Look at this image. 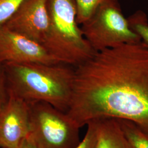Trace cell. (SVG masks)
Masks as SVG:
<instances>
[{
  "mask_svg": "<svg viewBox=\"0 0 148 148\" xmlns=\"http://www.w3.org/2000/svg\"><path fill=\"white\" fill-rule=\"evenodd\" d=\"M25 0H0V25H5Z\"/></svg>",
  "mask_w": 148,
  "mask_h": 148,
  "instance_id": "obj_13",
  "label": "cell"
},
{
  "mask_svg": "<svg viewBox=\"0 0 148 148\" xmlns=\"http://www.w3.org/2000/svg\"><path fill=\"white\" fill-rule=\"evenodd\" d=\"M95 121L98 132L95 148H131L117 119H102Z\"/></svg>",
  "mask_w": 148,
  "mask_h": 148,
  "instance_id": "obj_9",
  "label": "cell"
},
{
  "mask_svg": "<svg viewBox=\"0 0 148 148\" xmlns=\"http://www.w3.org/2000/svg\"><path fill=\"white\" fill-rule=\"evenodd\" d=\"M81 25L85 38L95 52L142 41L123 14L118 0H101L93 14Z\"/></svg>",
  "mask_w": 148,
  "mask_h": 148,
  "instance_id": "obj_5",
  "label": "cell"
},
{
  "mask_svg": "<svg viewBox=\"0 0 148 148\" xmlns=\"http://www.w3.org/2000/svg\"><path fill=\"white\" fill-rule=\"evenodd\" d=\"M117 120L131 148H148V133L133 122Z\"/></svg>",
  "mask_w": 148,
  "mask_h": 148,
  "instance_id": "obj_10",
  "label": "cell"
},
{
  "mask_svg": "<svg viewBox=\"0 0 148 148\" xmlns=\"http://www.w3.org/2000/svg\"><path fill=\"white\" fill-rule=\"evenodd\" d=\"M10 95L3 64L0 62V110L5 104Z\"/></svg>",
  "mask_w": 148,
  "mask_h": 148,
  "instance_id": "obj_15",
  "label": "cell"
},
{
  "mask_svg": "<svg viewBox=\"0 0 148 148\" xmlns=\"http://www.w3.org/2000/svg\"><path fill=\"white\" fill-rule=\"evenodd\" d=\"M0 62L59 64L42 45L0 25Z\"/></svg>",
  "mask_w": 148,
  "mask_h": 148,
  "instance_id": "obj_6",
  "label": "cell"
},
{
  "mask_svg": "<svg viewBox=\"0 0 148 148\" xmlns=\"http://www.w3.org/2000/svg\"><path fill=\"white\" fill-rule=\"evenodd\" d=\"M127 19L133 31L148 47V19L145 13L142 11H136Z\"/></svg>",
  "mask_w": 148,
  "mask_h": 148,
  "instance_id": "obj_11",
  "label": "cell"
},
{
  "mask_svg": "<svg viewBox=\"0 0 148 148\" xmlns=\"http://www.w3.org/2000/svg\"><path fill=\"white\" fill-rule=\"evenodd\" d=\"M47 8L49 24L43 46L60 64L77 66L90 59L95 52L79 27L75 0H47Z\"/></svg>",
  "mask_w": 148,
  "mask_h": 148,
  "instance_id": "obj_3",
  "label": "cell"
},
{
  "mask_svg": "<svg viewBox=\"0 0 148 148\" xmlns=\"http://www.w3.org/2000/svg\"><path fill=\"white\" fill-rule=\"evenodd\" d=\"M30 104L27 138L36 148H74L79 143V128L66 112L49 104Z\"/></svg>",
  "mask_w": 148,
  "mask_h": 148,
  "instance_id": "obj_4",
  "label": "cell"
},
{
  "mask_svg": "<svg viewBox=\"0 0 148 148\" xmlns=\"http://www.w3.org/2000/svg\"><path fill=\"white\" fill-rule=\"evenodd\" d=\"M49 24L47 0H25L5 25L43 45Z\"/></svg>",
  "mask_w": 148,
  "mask_h": 148,
  "instance_id": "obj_8",
  "label": "cell"
},
{
  "mask_svg": "<svg viewBox=\"0 0 148 148\" xmlns=\"http://www.w3.org/2000/svg\"><path fill=\"white\" fill-rule=\"evenodd\" d=\"M59 64H3L9 92L29 103L45 102L66 112L73 94L74 70Z\"/></svg>",
  "mask_w": 148,
  "mask_h": 148,
  "instance_id": "obj_2",
  "label": "cell"
},
{
  "mask_svg": "<svg viewBox=\"0 0 148 148\" xmlns=\"http://www.w3.org/2000/svg\"><path fill=\"white\" fill-rule=\"evenodd\" d=\"M74 70L67 114L79 127L92 121L133 122L148 133V47L125 43L95 53Z\"/></svg>",
  "mask_w": 148,
  "mask_h": 148,
  "instance_id": "obj_1",
  "label": "cell"
},
{
  "mask_svg": "<svg viewBox=\"0 0 148 148\" xmlns=\"http://www.w3.org/2000/svg\"><path fill=\"white\" fill-rule=\"evenodd\" d=\"M85 137L74 148H95L97 143V125L95 120L88 122Z\"/></svg>",
  "mask_w": 148,
  "mask_h": 148,
  "instance_id": "obj_14",
  "label": "cell"
},
{
  "mask_svg": "<svg viewBox=\"0 0 148 148\" xmlns=\"http://www.w3.org/2000/svg\"><path fill=\"white\" fill-rule=\"evenodd\" d=\"M29 103L10 92L0 110V148H19L29 136Z\"/></svg>",
  "mask_w": 148,
  "mask_h": 148,
  "instance_id": "obj_7",
  "label": "cell"
},
{
  "mask_svg": "<svg viewBox=\"0 0 148 148\" xmlns=\"http://www.w3.org/2000/svg\"><path fill=\"white\" fill-rule=\"evenodd\" d=\"M77 8V21L82 25L95 13L101 0H75Z\"/></svg>",
  "mask_w": 148,
  "mask_h": 148,
  "instance_id": "obj_12",
  "label": "cell"
},
{
  "mask_svg": "<svg viewBox=\"0 0 148 148\" xmlns=\"http://www.w3.org/2000/svg\"><path fill=\"white\" fill-rule=\"evenodd\" d=\"M18 148H36L30 140L27 138Z\"/></svg>",
  "mask_w": 148,
  "mask_h": 148,
  "instance_id": "obj_16",
  "label": "cell"
}]
</instances>
